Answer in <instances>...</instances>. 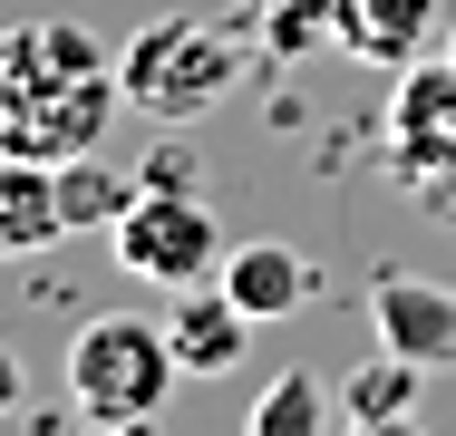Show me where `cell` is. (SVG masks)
<instances>
[{"label": "cell", "instance_id": "cell-1", "mask_svg": "<svg viewBox=\"0 0 456 436\" xmlns=\"http://www.w3.org/2000/svg\"><path fill=\"white\" fill-rule=\"evenodd\" d=\"M126 87L117 59L97 49L78 20H29V29H0V156H39V166H69L107 146Z\"/></svg>", "mask_w": 456, "mask_h": 436}, {"label": "cell", "instance_id": "cell-2", "mask_svg": "<svg viewBox=\"0 0 456 436\" xmlns=\"http://www.w3.org/2000/svg\"><path fill=\"white\" fill-rule=\"evenodd\" d=\"M243 20H204V10H166L117 49V87L146 126H194L243 87Z\"/></svg>", "mask_w": 456, "mask_h": 436}, {"label": "cell", "instance_id": "cell-3", "mask_svg": "<svg viewBox=\"0 0 456 436\" xmlns=\"http://www.w3.org/2000/svg\"><path fill=\"white\" fill-rule=\"evenodd\" d=\"M175 340L166 320H136V311H97L88 330L69 340V408L107 436H146L156 408L175 398Z\"/></svg>", "mask_w": 456, "mask_h": 436}, {"label": "cell", "instance_id": "cell-4", "mask_svg": "<svg viewBox=\"0 0 456 436\" xmlns=\"http://www.w3.org/2000/svg\"><path fill=\"white\" fill-rule=\"evenodd\" d=\"M107 243H117V271H136V281H156V291L214 281L224 253H233L204 194H146V184H136V204L107 223Z\"/></svg>", "mask_w": 456, "mask_h": 436}, {"label": "cell", "instance_id": "cell-5", "mask_svg": "<svg viewBox=\"0 0 456 436\" xmlns=\"http://www.w3.org/2000/svg\"><path fill=\"white\" fill-rule=\"evenodd\" d=\"M369 330L379 349L418 359V368H456V291L428 271H379L369 281Z\"/></svg>", "mask_w": 456, "mask_h": 436}, {"label": "cell", "instance_id": "cell-6", "mask_svg": "<svg viewBox=\"0 0 456 436\" xmlns=\"http://www.w3.org/2000/svg\"><path fill=\"white\" fill-rule=\"evenodd\" d=\"M447 39V0H330V49L360 69H418Z\"/></svg>", "mask_w": 456, "mask_h": 436}, {"label": "cell", "instance_id": "cell-7", "mask_svg": "<svg viewBox=\"0 0 456 436\" xmlns=\"http://www.w3.org/2000/svg\"><path fill=\"white\" fill-rule=\"evenodd\" d=\"M253 330H263V320H253L224 281H184L175 311H166V340H175V368H184V378H224V368H243Z\"/></svg>", "mask_w": 456, "mask_h": 436}, {"label": "cell", "instance_id": "cell-8", "mask_svg": "<svg viewBox=\"0 0 456 436\" xmlns=\"http://www.w3.org/2000/svg\"><path fill=\"white\" fill-rule=\"evenodd\" d=\"M214 281H224V291H233V301H243V311H253L263 330H273V320H291V311H301V301L321 291L311 253H291V243H233Z\"/></svg>", "mask_w": 456, "mask_h": 436}, {"label": "cell", "instance_id": "cell-9", "mask_svg": "<svg viewBox=\"0 0 456 436\" xmlns=\"http://www.w3.org/2000/svg\"><path fill=\"white\" fill-rule=\"evenodd\" d=\"M59 233H69V214H59V166H39V156H0V262L49 253Z\"/></svg>", "mask_w": 456, "mask_h": 436}, {"label": "cell", "instance_id": "cell-10", "mask_svg": "<svg viewBox=\"0 0 456 436\" xmlns=\"http://www.w3.org/2000/svg\"><path fill=\"white\" fill-rule=\"evenodd\" d=\"M350 417H340V388L321 378V368H281V378H263V398H253V417H243V436H340Z\"/></svg>", "mask_w": 456, "mask_h": 436}, {"label": "cell", "instance_id": "cell-11", "mask_svg": "<svg viewBox=\"0 0 456 436\" xmlns=\"http://www.w3.org/2000/svg\"><path fill=\"white\" fill-rule=\"evenodd\" d=\"M428 378H437V368H418V359H398V349H369L360 368L340 378V417H350V427H379V417H418Z\"/></svg>", "mask_w": 456, "mask_h": 436}, {"label": "cell", "instance_id": "cell-12", "mask_svg": "<svg viewBox=\"0 0 456 436\" xmlns=\"http://www.w3.org/2000/svg\"><path fill=\"white\" fill-rule=\"evenodd\" d=\"M126 204H136V174L107 166V146H88V156L59 166V214H69V233H107Z\"/></svg>", "mask_w": 456, "mask_h": 436}, {"label": "cell", "instance_id": "cell-13", "mask_svg": "<svg viewBox=\"0 0 456 436\" xmlns=\"http://www.w3.org/2000/svg\"><path fill=\"white\" fill-rule=\"evenodd\" d=\"M253 39H263V59L330 49V0H253Z\"/></svg>", "mask_w": 456, "mask_h": 436}, {"label": "cell", "instance_id": "cell-14", "mask_svg": "<svg viewBox=\"0 0 456 436\" xmlns=\"http://www.w3.org/2000/svg\"><path fill=\"white\" fill-rule=\"evenodd\" d=\"M136 184H146V194H194V156H184V146H156V156L136 166Z\"/></svg>", "mask_w": 456, "mask_h": 436}, {"label": "cell", "instance_id": "cell-15", "mask_svg": "<svg viewBox=\"0 0 456 436\" xmlns=\"http://www.w3.org/2000/svg\"><path fill=\"white\" fill-rule=\"evenodd\" d=\"M20 398H29V368H20V349L0 340V417H20Z\"/></svg>", "mask_w": 456, "mask_h": 436}, {"label": "cell", "instance_id": "cell-16", "mask_svg": "<svg viewBox=\"0 0 456 436\" xmlns=\"http://www.w3.org/2000/svg\"><path fill=\"white\" fill-rule=\"evenodd\" d=\"M340 436H418V417H379V427H340Z\"/></svg>", "mask_w": 456, "mask_h": 436}, {"label": "cell", "instance_id": "cell-17", "mask_svg": "<svg viewBox=\"0 0 456 436\" xmlns=\"http://www.w3.org/2000/svg\"><path fill=\"white\" fill-rule=\"evenodd\" d=\"M447 69H456V20H447Z\"/></svg>", "mask_w": 456, "mask_h": 436}, {"label": "cell", "instance_id": "cell-18", "mask_svg": "<svg viewBox=\"0 0 456 436\" xmlns=\"http://www.w3.org/2000/svg\"><path fill=\"white\" fill-rule=\"evenodd\" d=\"M39 436H78V427H39Z\"/></svg>", "mask_w": 456, "mask_h": 436}]
</instances>
